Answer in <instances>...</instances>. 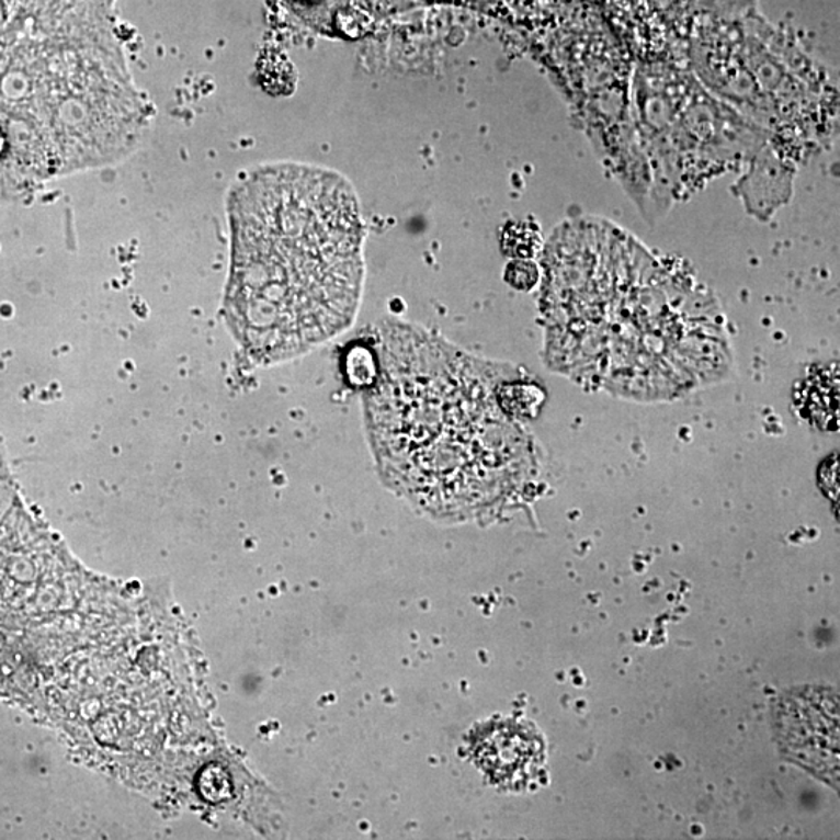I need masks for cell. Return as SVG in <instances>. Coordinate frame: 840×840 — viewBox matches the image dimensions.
Masks as SVG:
<instances>
[{
  "instance_id": "3957f363",
  "label": "cell",
  "mask_w": 840,
  "mask_h": 840,
  "mask_svg": "<svg viewBox=\"0 0 840 840\" xmlns=\"http://www.w3.org/2000/svg\"><path fill=\"white\" fill-rule=\"evenodd\" d=\"M839 705L830 691H795L776 712L784 752L828 782H838Z\"/></svg>"
},
{
  "instance_id": "6da1fadb",
  "label": "cell",
  "mask_w": 840,
  "mask_h": 840,
  "mask_svg": "<svg viewBox=\"0 0 840 840\" xmlns=\"http://www.w3.org/2000/svg\"><path fill=\"white\" fill-rule=\"evenodd\" d=\"M225 315L252 360L285 362L352 326L364 282V226L354 185L303 162L241 174L228 193Z\"/></svg>"
},
{
  "instance_id": "277c9868",
  "label": "cell",
  "mask_w": 840,
  "mask_h": 840,
  "mask_svg": "<svg viewBox=\"0 0 840 840\" xmlns=\"http://www.w3.org/2000/svg\"><path fill=\"white\" fill-rule=\"evenodd\" d=\"M474 757L497 784L525 786L541 768L544 747L530 727L498 723L479 731L474 742Z\"/></svg>"
},
{
  "instance_id": "7a4b0ae2",
  "label": "cell",
  "mask_w": 840,
  "mask_h": 840,
  "mask_svg": "<svg viewBox=\"0 0 840 840\" xmlns=\"http://www.w3.org/2000/svg\"><path fill=\"white\" fill-rule=\"evenodd\" d=\"M364 396L383 481L438 519L481 514L522 467V441L485 364L404 322L378 332Z\"/></svg>"
}]
</instances>
